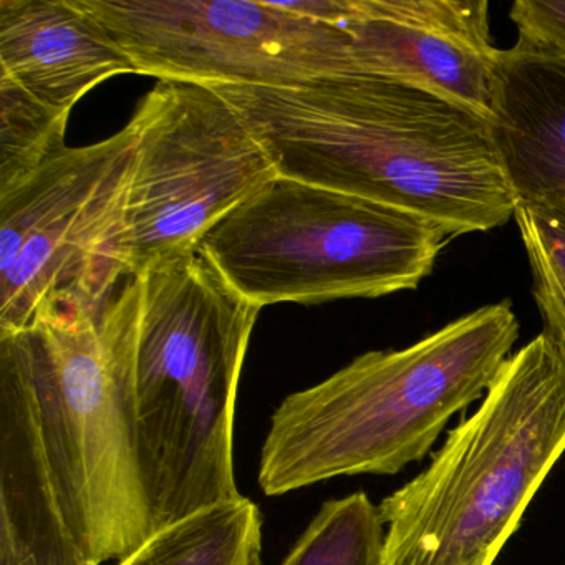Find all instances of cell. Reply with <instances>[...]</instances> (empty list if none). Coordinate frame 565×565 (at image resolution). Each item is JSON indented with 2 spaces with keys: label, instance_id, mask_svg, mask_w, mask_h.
<instances>
[{
  "label": "cell",
  "instance_id": "1",
  "mask_svg": "<svg viewBox=\"0 0 565 565\" xmlns=\"http://www.w3.org/2000/svg\"><path fill=\"white\" fill-rule=\"evenodd\" d=\"M140 284L42 303L0 335V565H105L157 532L130 356Z\"/></svg>",
  "mask_w": 565,
  "mask_h": 565
},
{
  "label": "cell",
  "instance_id": "2",
  "mask_svg": "<svg viewBox=\"0 0 565 565\" xmlns=\"http://www.w3.org/2000/svg\"><path fill=\"white\" fill-rule=\"evenodd\" d=\"M213 88L246 117L280 177L415 214L448 237L514 217L491 121L468 108L365 74Z\"/></svg>",
  "mask_w": 565,
  "mask_h": 565
},
{
  "label": "cell",
  "instance_id": "3",
  "mask_svg": "<svg viewBox=\"0 0 565 565\" xmlns=\"http://www.w3.org/2000/svg\"><path fill=\"white\" fill-rule=\"evenodd\" d=\"M137 279L130 403L158 531L241 498L234 418L263 309L237 292L200 247L154 264Z\"/></svg>",
  "mask_w": 565,
  "mask_h": 565
},
{
  "label": "cell",
  "instance_id": "4",
  "mask_svg": "<svg viewBox=\"0 0 565 565\" xmlns=\"http://www.w3.org/2000/svg\"><path fill=\"white\" fill-rule=\"evenodd\" d=\"M511 300L479 307L402 350H376L270 416L260 491L359 475H398L422 461L456 413L488 393L519 340Z\"/></svg>",
  "mask_w": 565,
  "mask_h": 565
},
{
  "label": "cell",
  "instance_id": "5",
  "mask_svg": "<svg viewBox=\"0 0 565 565\" xmlns=\"http://www.w3.org/2000/svg\"><path fill=\"white\" fill-rule=\"evenodd\" d=\"M564 452L565 363L541 333L428 468L380 502L383 565L494 564Z\"/></svg>",
  "mask_w": 565,
  "mask_h": 565
},
{
  "label": "cell",
  "instance_id": "6",
  "mask_svg": "<svg viewBox=\"0 0 565 565\" xmlns=\"http://www.w3.org/2000/svg\"><path fill=\"white\" fill-rule=\"evenodd\" d=\"M448 241L415 214L279 177L217 223L200 249L264 309L418 289Z\"/></svg>",
  "mask_w": 565,
  "mask_h": 565
},
{
  "label": "cell",
  "instance_id": "7",
  "mask_svg": "<svg viewBox=\"0 0 565 565\" xmlns=\"http://www.w3.org/2000/svg\"><path fill=\"white\" fill-rule=\"evenodd\" d=\"M128 125V277L198 249L227 214L280 177L269 148L216 88L158 82Z\"/></svg>",
  "mask_w": 565,
  "mask_h": 565
},
{
  "label": "cell",
  "instance_id": "8",
  "mask_svg": "<svg viewBox=\"0 0 565 565\" xmlns=\"http://www.w3.org/2000/svg\"><path fill=\"white\" fill-rule=\"evenodd\" d=\"M134 130L57 157L0 194V335L62 297L107 299L128 279L125 206Z\"/></svg>",
  "mask_w": 565,
  "mask_h": 565
},
{
  "label": "cell",
  "instance_id": "9",
  "mask_svg": "<svg viewBox=\"0 0 565 565\" xmlns=\"http://www.w3.org/2000/svg\"><path fill=\"white\" fill-rule=\"evenodd\" d=\"M135 74L220 87H299L360 74L342 25L254 0H77Z\"/></svg>",
  "mask_w": 565,
  "mask_h": 565
},
{
  "label": "cell",
  "instance_id": "10",
  "mask_svg": "<svg viewBox=\"0 0 565 565\" xmlns=\"http://www.w3.org/2000/svg\"><path fill=\"white\" fill-rule=\"evenodd\" d=\"M360 74L445 98L491 121L501 49L488 0H342Z\"/></svg>",
  "mask_w": 565,
  "mask_h": 565
},
{
  "label": "cell",
  "instance_id": "11",
  "mask_svg": "<svg viewBox=\"0 0 565 565\" xmlns=\"http://www.w3.org/2000/svg\"><path fill=\"white\" fill-rule=\"evenodd\" d=\"M491 128L515 204L565 233L564 55L502 51Z\"/></svg>",
  "mask_w": 565,
  "mask_h": 565
},
{
  "label": "cell",
  "instance_id": "12",
  "mask_svg": "<svg viewBox=\"0 0 565 565\" xmlns=\"http://www.w3.org/2000/svg\"><path fill=\"white\" fill-rule=\"evenodd\" d=\"M134 64L77 0H0V77L62 111Z\"/></svg>",
  "mask_w": 565,
  "mask_h": 565
},
{
  "label": "cell",
  "instance_id": "13",
  "mask_svg": "<svg viewBox=\"0 0 565 565\" xmlns=\"http://www.w3.org/2000/svg\"><path fill=\"white\" fill-rule=\"evenodd\" d=\"M115 565H263V514L241 498L158 529Z\"/></svg>",
  "mask_w": 565,
  "mask_h": 565
},
{
  "label": "cell",
  "instance_id": "14",
  "mask_svg": "<svg viewBox=\"0 0 565 565\" xmlns=\"http://www.w3.org/2000/svg\"><path fill=\"white\" fill-rule=\"evenodd\" d=\"M385 524L363 491L322 504L280 565H383Z\"/></svg>",
  "mask_w": 565,
  "mask_h": 565
},
{
  "label": "cell",
  "instance_id": "15",
  "mask_svg": "<svg viewBox=\"0 0 565 565\" xmlns=\"http://www.w3.org/2000/svg\"><path fill=\"white\" fill-rule=\"evenodd\" d=\"M71 114L0 77V194L14 190L67 148Z\"/></svg>",
  "mask_w": 565,
  "mask_h": 565
},
{
  "label": "cell",
  "instance_id": "16",
  "mask_svg": "<svg viewBox=\"0 0 565 565\" xmlns=\"http://www.w3.org/2000/svg\"><path fill=\"white\" fill-rule=\"evenodd\" d=\"M514 220L531 267L542 335L565 363V233L524 207H515Z\"/></svg>",
  "mask_w": 565,
  "mask_h": 565
},
{
  "label": "cell",
  "instance_id": "17",
  "mask_svg": "<svg viewBox=\"0 0 565 565\" xmlns=\"http://www.w3.org/2000/svg\"><path fill=\"white\" fill-rule=\"evenodd\" d=\"M509 19L518 41L565 57V0H515Z\"/></svg>",
  "mask_w": 565,
  "mask_h": 565
}]
</instances>
